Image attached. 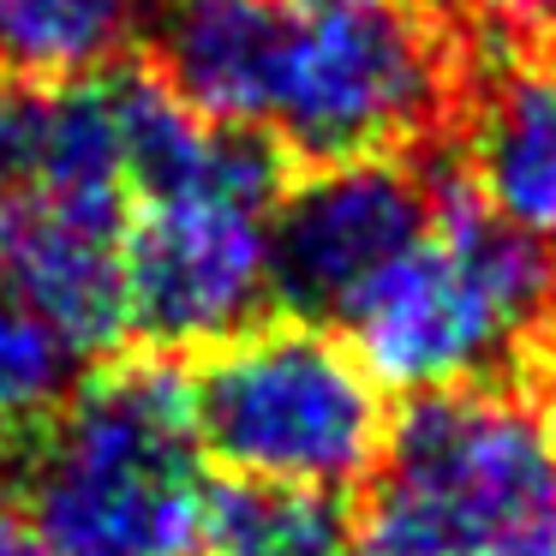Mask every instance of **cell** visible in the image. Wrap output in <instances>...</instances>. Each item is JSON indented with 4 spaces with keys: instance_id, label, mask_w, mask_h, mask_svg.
<instances>
[{
    "instance_id": "obj_1",
    "label": "cell",
    "mask_w": 556,
    "mask_h": 556,
    "mask_svg": "<svg viewBox=\"0 0 556 556\" xmlns=\"http://www.w3.org/2000/svg\"><path fill=\"white\" fill-rule=\"evenodd\" d=\"M156 61L210 121L305 162L401 156L455 78L425 0H168Z\"/></svg>"
},
{
    "instance_id": "obj_2",
    "label": "cell",
    "mask_w": 556,
    "mask_h": 556,
    "mask_svg": "<svg viewBox=\"0 0 556 556\" xmlns=\"http://www.w3.org/2000/svg\"><path fill=\"white\" fill-rule=\"evenodd\" d=\"M13 437L18 520L42 556H198L204 448L162 353L102 359Z\"/></svg>"
},
{
    "instance_id": "obj_3",
    "label": "cell",
    "mask_w": 556,
    "mask_h": 556,
    "mask_svg": "<svg viewBox=\"0 0 556 556\" xmlns=\"http://www.w3.org/2000/svg\"><path fill=\"white\" fill-rule=\"evenodd\" d=\"M556 329V257L467 186L443 180L425 233L348 317V341L383 389L496 383Z\"/></svg>"
},
{
    "instance_id": "obj_4",
    "label": "cell",
    "mask_w": 556,
    "mask_h": 556,
    "mask_svg": "<svg viewBox=\"0 0 556 556\" xmlns=\"http://www.w3.org/2000/svg\"><path fill=\"white\" fill-rule=\"evenodd\" d=\"M204 460L228 479L293 491H353L377 472L389 437L383 383L324 324L276 317L198 353L186 377Z\"/></svg>"
},
{
    "instance_id": "obj_5",
    "label": "cell",
    "mask_w": 556,
    "mask_h": 556,
    "mask_svg": "<svg viewBox=\"0 0 556 556\" xmlns=\"http://www.w3.org/2000/svg\"><path fill=\"white\" fill-rule=\"evenodd\" d=\"M365 484L377 556H496L556 515L544 419L496 383L413 395Z\"/></svg>"
},
{
    "instance_id": "obj_6",
    "label": "cell",
    "mask_w": 556,
    "mask_h": 556,
    "mask_svg": "<svg viewBox=\"0 0 556 556\" xmlns=\"http://www.w3.org/2000/svg\"><path fill=\"white\" fill-rule=\"evenodd\" d=\"M269 210L276 192L132 198L126 222V336L150 353H204L240 336L269 300Z\"/></svg>"
},
{
    "instance_id": "obj_7",
    "label": "cell",
    "mask_w": 556,
    "mask_h": 556,
    "mask_svg": "<svg viewBox=\"0 0 556 556\" xmlns=\"http://www.w3.org/2000/svg\"><path fill=\"white\" fill-rule=\"evenodd\" d=\"M437 186L401 156L312 162L269 210V300L281 317L348 329L365 293L425 233Z\"/></svg>"
},
{
    "instance_id": "obj_8",
    "label": "cell",
    "mask_w": 556,
    "mask_h": 556,
    "mask_svg": "<svg viewBox=\"0 0 556 556\" xmlns=\"http://www.w3.org/2000/svg\"><path fill=\"white\" fill-rule=\"evenodd\" d=\"M126 222L132 186L121 174H61L0 192V288L78 359L126 336Z\"/></svg>"
},
{
    "instance_id": "obj_9",
    "label": "cell",
    "mask_w": 556,
    "mask_h": 556,
    "mask_svg": "<svg viewBox=\"0 0 556 556\" xmlns=\"http://www.w3.org/2000/svg\"><path fill=\"white\" fill-rule=\"evenodd\" d=\"M472 198L556 257V66H508L467 132Z\"/></svg>"
},
{
    "instance_id": "obj_10",
    "label": "cell",
    "mask_w": 556,
    "mask_h": 556,
    "mask_svg": "<svg viewBox=\"0 0 556 556\" xmlns=\"http://www.w3.org/2000/svg\"><path fill=\"white\" fill-rule=\"evenodd\" d=\"M150 0H0V78H90L144 25Z\"/></svg>"
},
{
    "instance_id": "obj_11",
    "label": "cell",
    "mask_w": 556,
    "mask_h": 556,
    "mask_svg": "<svg viewBox=\"0 0 556 556\" xmlns=\"http://www.w3.org/2000/svg\"><path fill=\"white\" fill-rule=\"evenodd\" d=\"M348 515L324 491L264 479H222L204 491L198 556H341Z\"/></svg>"
},
{
    "instance_id": "obj_12",
    "label": "cell",
    "mask_w": 556,
    "mask_h": 556,
    "mask_svg": "<svg viewBox=\"0 0 556 556\" xmlns=\"http://www.w3.org/2000/svg\"><path fill=\"white\" fill-rule=\"evenodd\" d=\"M73 359L78 353L13 288H0V425L7 431L37 425L73 389Z\"/></svg>"
},
{
    "instance_id": "obj_13",
    "label": "cell",
    "mask_w": 556,
    "mask_h": 556,
    "mask_svg": "<svg viewBox=\"0 0 556 556\" xmlns=\"http://www.w3.org/2000/svg\"><path fill=\"white\" fill-rule=\"evenodd\" d=\"M496 556H556V515H551V520H539L532 532H520L515 544H503Z\"/></svg>"
},
{
    "instance_id": "obj_14",
    "label": "cell",
    "mask_w": 556,
    "mask_h": 556,
    "mask_svg": "<svg viewBox=\"0 0 556 556\" xmlns=\"http://www.w3.org/2000/svg\"><path fill=\"white\" fill-rule=\"evenodd\" d=\"M0 556H42V544L30 539V527L18 515H7V508H0Z\"/></svg>"
},
{
    "instance_id": "obj_15",
    "label": "cell",
    "mask_w": 556,
    "mask_h": 556,
    "mask_svg": "<svg viewBox=\"0 0 556 556\" xmlns=\"http://www.w3.org/2000/svg\"><path fill=\"white\" fill-rule=\"evenodd\" d=\"M544 443H551V460H556V359H551V383H544Z\"/></svg>"
},
{
    "instance_id": "obj_16",
    "label": "cell",
    "mask_w": 556,
    "mask_h": 556,
    "mask_svg": "<svg viewBox=\"0 0 556 556\" xmlns=\"http://www.w3.org/2000/svg\"><path fill=\"white\" fill-rule=\"evenodd\" d=\"M520 7H527V13L551 30V54H556V0H520Z\"/></svg>"
},
{
    "instance_id": "obj_17",
    "label": "cell",
    "mask_w": 556,
    "mask_h": 556,
    "mask_svg": "<svg viewBox=\"0 0 556 556\" xmlns=\"http://www.w3.org/2000/svg\"><path fill=\"white\" fill-rule=\"evenodd\" d=\"M341 556H348V551H341ZM353 556H377V551H353Z\"/></svg>"
}]
</instances>
